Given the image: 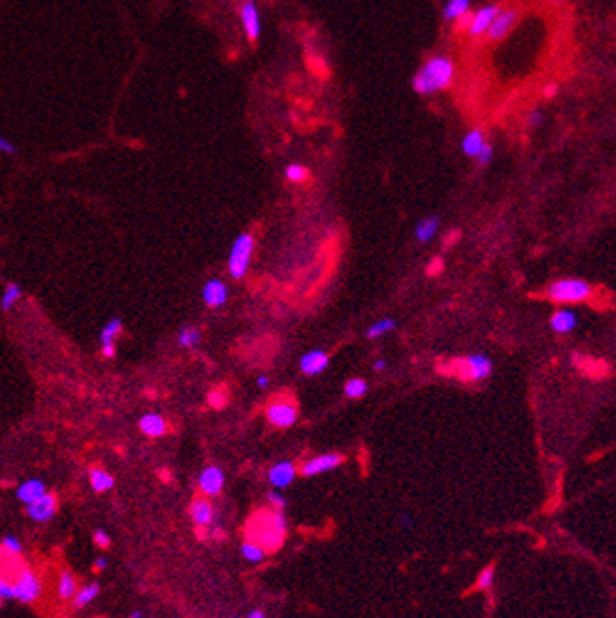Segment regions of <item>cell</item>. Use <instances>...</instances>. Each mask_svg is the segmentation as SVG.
<instances>
[{"instance_id":"41","label":"cell","mask_w":616,"mask_h":618,"mask_svg":"<svg viewBox=\"0 0 616 618\" xmlns=\"http://www.w3.org/2000/svg\"><path fill=\"white\" fill-rule=\"evenodd\" d=\"M0 597L6 599V597H14V592H12V583L6 581V579H0Z\"/></svg>"},{"instance_id":"7","label":"cell","mask_w":616,"mask_h":618,"mask_svg":"<svg viewBox=\"0 0 616 618\" xmlns=\"http://www.w3.org/2000/svg\"><path fill=\"white\" fill-rule=\"evenodd\" d=\"M266 420L276 428H291L298 420L296 404L289 398H277L266 407Z\"/></svg>"},{"instance_id":"24","label":"cell","mask_w":616,"mask_h":618,"mask_svg":"<svg viewBox=\"0 0 616 618\" xmlns=\"http://www.w3.org/2000/svg\"><path fill=\"white\" fill-rule=\"evenodd\" d=\"M89 481H91V486L94 492H107L114 488L115 479L112 473H107L106 469L102 468H92L89 471Z\"/></svg>"},{"instance_id":"6","label":"cell","mask_w":616,"mask_h":618,"mask_svg":"<svg viewBox=\"0 0 616 618\" xmlns=\"http://www.w3.org/2000/svg\"><path fill=\"white\" fill-rule=\"evenodd\" d=\"M492 368H494V364L489 356L482 353H475V355H468L458 364V377L464 381L479 383V381H486L492 375Z\"/></svg>"},{"instance_id":"50","label":"cell","mask_w":616,"mask_h":618,"mask_svg":"<svg viewBox=\"0 0 616 618\" xmlns=\"http://www.w3.org/2000/svg\"><path fill=\"white\" fill-rule=\"evenodd\" d=\"M130 618H143V611H140V609H136V611L130 612Z\"/></svg>"},{"instance_id":"12","label":"cell","mask_w":616,"mask_h":618,"mask_svg":"<svg viewBox=\"0 0 616 618\" xmlns=\"http://www.w3.org/2000/svg\"><path fill=\"white\" fill-rule=\"evenodd\" d=\"M517 19H518L517 8L500 10L496 17H494V21L490 23L489 30H486L490 40H502V38H505V36L509 34V30L515 27Z\"/></svg>"},{"instance_id":"20","label":"cell","mask_w":616,"mask_h":618,"mask_svg":"<svg viewBox=\"0 0 616 618\" xmlns=\"http://www.w3.org/2000/svg\"><path fill=\"white\" fill-rule=\"evenodd\" d=\"M138 426L149 437H161V435L166 433L168 424L163 419V415H158V413H145L142 419H140V422H138Z\"/></svg>"},{"instance_id":"39","label":"cell","mask_w":616,"mask_h":618,"mask_svg":"<svg viewBox=\"0 0 616 618\" xmlns=\"http://www.w3.org/2000/svg\"><path fill=\"white\" fill-rule=\"evenodd\" d=\"M545 121V117H543V112L541 110H533L530 115H528V125L530 127H541Z\"/></svg>"},{"instance_id":"49","label":"cell","mask_w":616,"mask_h":618,"mask_svg":"<svg viewBox=\"0 0 616 618\" xmlns=\"http://www.w3.org/2000/svg\"><path fill=\"white\" fill-rule=\"evenodd\" d=\"M554 94H556V87H545V96H554Z\"/></svg>"},{"instance_id":"45","label":"cell","mask_w":616,"mask_h":618,"mask_svg":"<svg viewBox=\"0 0 616 618\" xmlns=\"http://www.w3.org/2000/svg\"><path fill=\"white\" fill-rule=\"evenodd\" d=\"M387 368V360L384 358H377L376 362H373V370L376 371H382Z\"/></svg>"},{"instance_id":"46","label":"cell","mask_w":616,"mask_h":618,"mask_svg":"<svg viewBox=\"0 0 616 618\" xmlns=\"http://www.w3.org/2000/svg\"><path fill=\"white\" fill-rule=\"evenodd\" d=\"M268 383H269L268 375H260L258 379H256V387H258V389H266V387H268Z\"/></svg>"},{"instance_id":"5","label":"cell","mask_w":616,"mask_h":618,"mask_svg":"<svg viewBox=\"0 0 616 618\" xmlns=\"http://www.w3.org/2000/svg\"><path fill=\"white\" fill-rule=\"evenodd\" d=\"M12 592H14L15 599H19L23 604H34L36 599L42 596V583L32 569L21 568L15 573Z\"/></svg>"},{"instance_id":"10","label":"cell","mask_w":616,"mask_h":618,"mask_svg":"<svg viewBox=\"0 0 616 618\" xmlns=\"http://www.w3.org/2000/svg\"><path fill=\"white\" fill-rule=\"evenodd\" d=\"M225 486V473L219 466H207L198 477V488L204 496H219Z\"/></svg>"},{"instance_id":"37","label":"cell","mask_w":616,"mask_h":618,"mask_svg":"<svg viewBox=\"0 0 616 618\" xmlns=\"http://www.w3.org/2000/svg\"><path fill=\"white\" fill-rule=\"evenodd\" d=\"M492 156H494L492 145H490V143H484L482 150L479 151V155L475 156V158H477V163L481 164V166H486V164H490V161H492Z\"/></svg>"},{"instance_id":"21","label":"cell","mask_w":616,"mask_h":618,"mask_svg":"<svg viewBox=\"0 0 616 618\" xmlns=\"http://www.w3.org/2000/svg\"><path fill=\"white\" fill-rule=\"evenodd\" d=\"M577 315H575L571 309H558V311L554 313L553 319H551V328H553L556 334H569V332H573L575 328H577Z\"/></svg>"},{"instance_id":"1","label":"cell","mask_w":616,"mask_h":618,"mask_svg":"<svg viewBox=\"0 0 616 618\" xmlns=\"http://www.w3.org/2000/svg\"><path fill=\"white\" fill-rule=\"evenodd\" d=\"M287 528L289 524L283 511L260 509L247 522V537L249 541L260 545L266 553H274L283 545Z\"/></svg>"},{"instance_id":"47","label":"cell","mask_w":616,"mask_h":618,"mask_svg":"<svg viewBox=\"0 0 616 618\" xmlns=\"http://www.w3.org/2000/svg\"><path fill=\"white\" fill-rule=\"evenodd\" d=\"M400 522H402L405 528H411V526H413V519H411L409 515H402V517H400Z\"/></svg>"},{"instance_id":"27","label":"cell","mask_w":616,"mask_h":618,"mask_svg":"<svg viewBox=\"0 0 616 618\" xmlns=\"http://www.w3.org/2000/svg\"><path fill=\"white\" fill-rule=\"evenodd\" d=\"M200 341H202V332H200L196 327L185 325V327H181V330L177 332V343H179V347L194 349Z\"/></svg>"},{"instance_id":"16","label":"cell","mask_w":616,"mask_h":618,"mask_svg":"<svg viewBox=\"0 0 616 618\" xmlns=\"http://www.w3.org/2000/svg\"><path fill=\"white\" fill-rule=\"evenodd\" d=\"M294 477H296V468H294V464L289 462V460L277 462L276 466H271V469L268 471V481L276 491L287 488V486L294 481Z\"/></svg>"},{"instance_id":"26","label":"cell","mask_w":616,"mask_h":618,"mask_svg":"<svg viewBox=\"0 0 616 618\" xmlns=\"http://www.w3.org/2000/svg\"><path fill=\"white\" fill-rule=\"evenodd\" d=\"M99 592H100L99 583H89L85 584V586H81V588L76 590V594L72 597V607H74V609L85 607V605L91 604L94 597L99 596Z\"/></svg>"},{"instance_id":"14","label":"cell","mask_w":616,"mask_h":618,"mask_svg":"<svg viewBox=\"0 0 616 618\" xmlns=\"http://www.w3.org/2000/svg\"><path fill=\"white\" fill-rule=\"evenodd\" d=\"M240 19L249 40H256L260 36V14L253 0H243L240 6Z\"/></svg>"},{"instance_id":"31","label":"cell","mask_w":616,"mask_h":618,"mask_svg":"<svg viewBox=\"0 0 616 618\" xmlns=\"http://www.w3.org/2000/svg\"><path fill=\"white\" fill-rule=\"evenodd\" d=\"M241 556L247 562H251V564H260L266 558V550L260 545H256V543L247 539L241 545Z\"/></svg>"},{"instance_id":"43","label":"cell","mask_w":616,"mask_h":618,"mask_svg":"<svg viewBox=\"0 0 616 618\" xmlns=\"http://www.w3.org/2000/svg\"><path fill=\"white\" fill-rule=\"evenodd\" d=\"M441 270H443V258H441V256H435L432 260V266L428 268V271H430V274H440Z\"/></svg>"},{"instance_id":"8","label":"cell","mask_w":616,"mask_h":618,"mask_svg":"<svg viewBox=\"0 0 616 618\" xmlns=\"http://www.w3.org/2000/svg\"><path fill=\"white\" fill-rule=\"evenodd\" d=\"M343 460H345V458L341 455H338V453H325V455L313 456V458H309L307 462L302 464L300 473L304 477L320 475V473L332 471V469H336L338 466H341Z\"/></svg>"},{"instance_id":"2","label":"cell","mask_w":616,"mask_h":618,"mask_svg":"<svg viewBox=\"0 0 616 618\" xmlns=\"http://www.w3.org/2000/svg\"><path fill=\"white\" fill-rule=\"evenodd\" d=\"M454 78V64L446 57H433L418 70L413 87L418 94H432L451 85Z\"/></svg>"},{"instance_id":"44","label":"cell","mask_w":616,"mask_h":618,"mask_svg":"<svg viewBox=\"0 0 616 618\" xmlns=\"http://www.w3.org/2000/svg\"><path fill=\"white\" fill-rule=\"evenodd\" d=\"M92 568H94V571H104L107 568V560L106 558H96L94 564H92Z\"/></svg>"},{"instance_id":"23","label":"cell","mask_w":616,"mask_h":618,"mask_svg":"<svg viewBox=\"0 0 616 618\" xmlns=\"http://www.w3.org/2000/svg\"><path fill=\"white\" fill-rule=\"evenodd\" d=\"M76 590H78V579L74 577L70 569H63L57 579V596L64 601H68L74 597Z\"/></svg>"},{"instance_id":"40","label":"cell","mask_w":616,"mask_h":618,"mask_svg":"<svg viewBox=\"0 0 616 618\" xmlns=\"http://www.w3.org/2000/svg\"><path fill=\"white\" fill-rule=\"evenodd\" d=\"M0 153H6V155H14L15 153V145L8 138L0 134Z\"/></svg>"},{"instance_id":"38","label":"cell","mask_w":616,"mask_h":618,"mask_svg":"<svg viewBox=\"0 0 616 618\" xmlns=\"http://www.w3.org/2000/svg\"><path fill=\"white\" fill-rule=\"evenodd\" d=\"M92 541H94V543H96V547H100V548H107L110 547V543H112L110 535H107L104 530H96V532L92 533Z\"/></svg>"},{"instance_id":"51","label":"cell","mask_w":616,"mask_h":618,"mask_svg":"<svg viewBox=\"0 0 616 618\" xmlns=\"http://www.w3.org/2000/svg\"><path fill=\"white\" fill-rule=\"evenodd\" d=\"M0 607H2V597H0Z\"/></svg>"},{"instance_id":"17","label":"cell","mask_w":616,"mask_h":618,"mask_svg":"<svg viewBox=\"0 0 616 618\" xmlns=\"http://www.w3.org/2000/svg\"><path fill=\"white\" fill-rule=\"evenodd\" d=\"M497 12H500V8L497 6H486V8H482V10H479L477 14H473V17H471V23H469V27H468L469 34L479 36V34H482V32H486L490 27V23L494 21V17L497 15Z\"/></svg>"},{"instance_id":"42","label":"cell","mask_w":616,"mask_h":618,"mask_svg":"<svg viewBox=\"0 0 616 618\" xmlns=\"http://www.w3.org/2000/svg\"><path fill=\"white\" fill-rule=\"evenodd\" d=\"M471 17H473V14H469V12H466V14H464V15H460V17L456 19V25H458V29L468 30L469 23H471Z\"/></svg>"},{"instance_id":"11","label":"cell","mask_w":616,"mask_h":618,"mask_svg":"<svg viewBox=\"0 0 616 618\" xmlns=\"http://www.w3.org/2000/svg\"><path fill=\"white\" fill-rule=\"evenodd\" d=\"M121 332H123V319L121 317H112L102 327V332H100V353H102L104 358H114L115 356V353H117L115 340H117V336Z\"/></svg>"},{"instance_id":"4","label":"cell","mask_w":616,"mask_h":618,"mask_svg":"<svg viewBox=\"0 0 616 618\" xmlns=\"http://www.w3.org/2000/svg\"><path fill=\"white\" fill-rule=\"evenodd\" d=\"M255 253V238L251 232H241L232 243L228 255V274L232 279H243L247 276L251 258Z\"/></svg>"},{"instance_id":"34","label":"cell","mask_w":616,"mask_h":618,"mask_svg":"<svg viewBox=\"0 0 616 618\" xmlns=\"http://www.w3.org/2000/svg\"><path fill=\"white\" fill-rule=\"evenodd\" d=\"M494 579H496V569H494V566H486V568L479 573V577H477V588L490 590L492 588V584H494Z\"/></svg>"},{"instance_id":"25","label":"cell","mask_w":616,"mask_h":618,"mask_svg":"<svg viewBox=\"0 0 616 618\" xmlns=\"http://www.w3.org/2000/svg\"><path fill=\"white\" fill-rule=\"evenodd\" d=\"M484 143H486V140H484L482 130L475 128V130H469L468 134L464 136V140H462V151H464L468 156H477Z\"/></svg>"},{"instance_id":"19","label":"cell","mask_w":616,"mask_h":618,"mask_svg":"<svg viewBox=\"0 0 616 618\" xmlns=\"http://www.w3.org/2000/svg\"><path fill=\"white\" fill-rule=\"evenodd\" d=\"M45 483L40 481V479H29V481H25L17 486V492H15V496L19 502H23L25 505L32 504L36 502L38 497H42L45 494Z\"/></svg>"},{"instance_id":"3","label":"cell","mask_w":616,"mask_h":618,"mask_svg":"<svg viewBox=\"0 0 616 618\" xmlns=\"http://www.w3.org/2000/svg\"><path fill=\"white\" fill-rule=\"evenodd\" d=\"M546 296L556 304H579L594 296V287L579 278L558 279L546 287Z\"/></svg>"},{"instance_id":"29","label":"cell","mask_w":616,"mask_h":618,"mask_svg":"<svg viewBox=\"0 0 616 618\" xmlns=\"http://www.w3.org/2000/svg\"><path fill=\"white\" fill-rule=\"evenodd\" d=\"M394 328H396V320L387 317V319H379L376 320L373 325H369V328L366 330V336H368L369 340H377V338H381V336L392 332Z\"/></svg>"},{"instance_id":"13","label":"cell","mask_w":616,"mask_h":618,"mask_svg":"<svg viewBox=\"0 0 616 618\" xmlns=\"http://www.w3.org/2000/svg\"><path fill=\"white\" fill-rule=\"evenodd\" d=\"M328 364H330V355L322 349H313L300 358V370L309 377L320 375L322 371L328 370Z\"/></svg>"},{"instance_id":"30","label":"cell","mask_w":616,"mask_h":618,"mask_svg":"<svg viewBox=\"0 0 616 618\" xmlns=\"http://www.w3.org/2000/svg\"><path fill=\"white\" fill-rule=\"evenodd\" d=\"M469 0H449L443 8V17L446 21H453V19H458L460 15H464L468 12Z\"/></svg>"},{"instance_id":"35","label":"cell","mask_w":616,"mask_h":618,"mask_svg":"<svg viewBox=\"0 0 616 618\" xmlns=\"http://www.w3.org/2000/svg\"><path fill=\"white\" fill-rule=\"evenodd\" d=\"M2 548H4V550H8L10 555L19 556L23 550V545H21V541L17 539L15 535H6V537H2Z\"/></svg>"},{"instance_id":"48","label":"cell","mask_w":616,"mask_h":618,"mask_svg":"<svg viewBox=\"0 0 616 618\" xmlns=\"http://www.w3.org/2000/svg\"><path fill=\"white\" fill-rule=\"evenodd\" d=\"M247 618H266V615H264V611H260V609H253V611L247 615Z\"/></svg>"},{"instance_id":"22","label":"cell","mask_w":616,"mask_h":618,"mask_svg":"<svg viewBox=\"0 0 616 618\" xmlns=\"http://www.w3.org/2000/svg\"><path fill=\"white\" fill-rule=\"evenodd\" d=\"M440 230V217L438 215H432V217H424L417 223L415 227V238H417L420 243H428L430 240L435 238Z\"/></svg>"},{"instance_id":"18","label":"cell","mask_w":616,"mask_h":618,"mask_svg":"<svg viewBox=\"0 0 616 618\" xmlns=\"http://www.w3.org/2000/svg\"><path fill=\"white\" fill-rule=\"evenodd\" d=\"M191 519L192 522L200 528H205V526H209L213 522V505L209 504V499H205V497H196V499H192L191 504Z\"/></svg>"},{"instance_id":"33","label":"cell","mask_w":616,"mask_h":618,"mask_svg":"<svg viewBox=\"0 0 616 618\" xmlns=\"http://www.w3.org/2000/svg\"><path fill=\"white\" fill-rule=\"evenodd\" d=\"M285 176H287V179H289V181H292V183H304L305 179H307V176H309V172H307V168H305V166H302V164H289V166H287V170H285Z\"/></svg>"},{"instance_id":"32","label":"cell","mask_w":616,"mask_h":618,"mask_svg":"<svg viewBox=\"0 0 616 618\" xmlns=\"http://www.w3.org/2000/svg\"><path fill=\"white\" fill-rule=\"evenodd\" d=\"M345 396L351 400H358L362 396H366V392H368V383L360 379V377H353V379H349L347 383H345Z\"/></svg>"},{"instance_id":"36","label":"cell","mask_w":616,"mask_h":618,"mask_svg":"<svg viewBox=\"0 0 616 618\" xmlns=\"http://www.w3.org/2000/svg\"><path fill=\"white\" fill-rule=\"evenodd\" d=\"M266 499L271 505V509H277V511H285V507H287V497L281 494V491H269Z\"/></svg>"},{"instance_id":"9","label":"cell","mask_w":616,"mask_h":618,"mask_svg":"<svg viewBox=\"0 0 616 618\" xmlns=\"http://www.w3.org/2000/svg\"><path fill=\"white\" fill-rule=\"evenodd\" d=\"M57 496L55 494H50V492H45L42 497H38L36 502L27 505V517L30 520H34V522H48L50 519L55 517V513H57Z\"/></svg>"},{"instance_id":"15","label":"cell","mask_w":616,"mask_h":618,"mask_svg":"<svg viewBox=\"0 0 616 618\" xmlns=\"http://www.w3.org/2000/svg\"><path fill=\"white\" fill-rule=\"evenodd\" d=\"M202 300L207 307L219 309L228 302V287L220 279H209L202 289Z\"/></svg>"},{"instance_id":"28","label":"cell","mask_w":616,"mask_h":618,"mask_svg":"<svg viewBox=\"0 0 616 618\" xmlns=\"http://www.w3.org/2000/svg\"><path fill=\"white\" fill-rule=\"evenodd\" d=\"M21 296H23L21 285L8 283L4 292H2V296H0V307H2V311H10V309L21 300Z\"/></svg>"}]
</instances>
